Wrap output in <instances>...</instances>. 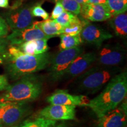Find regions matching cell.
Returning <instances> with one entry per match:
<instances>
[{"label":"cell","mask_w":127,"mask_h":127,"mask_svg":"<svg viewBox=\"0 0 127 127\" xmlns=\"http://www.w3.org/2000/svg\"><path fill=\"white\" fill-rule=\"evenodd\" d=\"M51 55L49 52L30 55L24 54L16 45L8 46L5 59V69L12 80L35 74L49 66Z\"/></svg>","instance_id":"1"},{"label":"cell","mask_w":127,"mask_h":127,"mask_svg":"<svg viewBox=\"0 0 127 127\" xmlns=\"http://www.w3.org/2000/svg\"><path fill=\"white\" fill-rule=\"evenodd\" d=\"M127 73L123 71L111 78L102 91L91 100L87 107L94 112L98 118L114 110L126 98Z\"/></svg>","instance_id":"2"},{"label":"cell","mask_w":127,"mask_h":127,"mask_svg":"<svg viewBox=\"0 0 127 127\" xmlns=\"http://www.w3.org/2000/svg\"><path fill=\"white\" fill-rule=\"evenodd\" d=\"M44 79L34 74L18 79L8 85L0 97L1 102H31L39 98L42 91Z\"/></svg>","instance_id":"3"},{"label":"cell","mask_w":127,"mask_h":127,"mask_svg":"<svg viewBox=\"0 0 127 127\" xmlns=\"http://www.w3.org/2000/svg\"><path fill=\"white\" fill-rule=\"evenodd\" d=\"M120 72L121 68L119 66L108 67L97 65L88 68L77 79L78 89L82 93L94 94Z\"/></svg>","instance_id":"4"},{"label":"cell","mask_w":127,"mask_h":127,"mask_svg":"<svg viewBox=\"0 0 127 127\" xmlns=\"http://www.w3.org/2000/svg\"><path fill=\"white\" fill-rule=\"evenodd\" d=\"M84 48L80 46L60 51L51 57L49 66V75L53 81L61 80L64 72L70 64L84 53Z\"/></svg>","instance_id":"5"},{"label":"cell","mask_w":127,"mask_h":127,"mask_svg":"<svg viewBox=\"0 0 127 127\" xmlns=\"http://www.w3.org/2000/svg\"><path fill=\"white\" fill-rule=\"evenodd\" d=\"M32 7L31 5L16 3L9 10L2 14V18L11 31L24 29L33 23V16L31 14Z\"/></svg>","instance_id":"6"},{"label":"cell","mask_w":127,"mask_h":127,"mask_svg":"<svg viewBox=\"0 0 127 127\" xmlns=\"http://www.w3.org/2000/svg\"><path fill=\"white\" fill-rule=\"evenodd\" d=\"M126 57V51L120 44H107L96 54L95 62L98 65L103 66H119Z\"/></svg>","instance_id":"7"},{"label":"cell","mask_w":127,"mask_h":127,"mask_svg":"<svg viewBox=\"0 0 127 127\" xmlns=\"http://www.w3.org/2000/svg\"><path fill=\"white\" fill-rule=\"evenodd\" d=\"M31 107L26 102H9L0 120L3 127H11L18 124L31 112Z\"/></svg>","instance_id":"8"},{"label":"cell","mask_w":127,"mask_h":127,"mask_svg":"<svg viewBox=\"0 0 127 127\" xmlns=\"http://www.w3.org/2000/svg\"><path fill=\"white\" fill-rule=\"evenodd\" d=\"M79 35L82 43L95 45L98 48L101 47L104 41L112 38L113 36L108 31L100 25L90 22L84 25Z\"/></svg>","instance_id":"9"},{"label":"cell","mask_w":127,"mask_h":127,"mask_svg":"<svg viewBox=\"0 0 127 127\" xmlns=\"http://www.w3.org/2000/svg\"><path fill=\"white\" fill-rule=\"evenodd\" d=\"M39 24L40 21L33 22L27 28L12 31L6 38L9 41V44L12 45H18L24 42L38 39H48L41 30Z\"/></svg>","instance_id":"10"},{"label":"cell","mask_w":127,"mask_h":127,"mask_svg":"<svg viewBox=\"0 0 127 127\" xmlns=\"http://www.w3.org/2000/svg\"><path fill=\"white\" fill-rule=\"evenodd\" d=\"M76 107L51 104L42 109L37 114V117L55 121L76 120Z\"/></svg>","instance_id":"11"},{"label":"cell","mask_w":127,"mask_h":127,"mask_svg":"<svg viewBox=\"0 0 127 127\" xmlns=\"http://www.w3.org/2000/svg\"><path fill=\"white\" fill-rule=\"evenodd\" d=\"M96 54L90 52L82 54L70 64L63 74L61 79H69L78 77L86 71L96 61Z\"/></svg>","instance_id":"12"},{"label":"cell","mask_w":127,"mask_h":127,"mask_svg":"<svg viewBox=\"0 0 127 127\" xmlns=\"http://www.w3.org/2000/svg\"><path fill=\"white\" fill-rule=\"evenodd\" d=\"M47 101L53 105L87 107L90 100L85 95H72L66 90H58L48 96Z\"/></svg>","instance_id":"13"},{"label":"cell","mask_w":127,"mask_h":127,"mask_svg":"<svg viewBox=\"0 0 127 127\" xmlns=\"http://www.w3.org/2000/svg\"><path fill=\"white\" fill-rule=\"evenodd\" d=\"M79 14L83 18L93 22L104 21L112 18L107 4L87 3L81 7Z\"/></svg>","instance_id":"14"},{"label":"cell","mask_w":127,"mask_h":127,"mask_svg":"<svg viewBox=\"0 0 127 127\" xmlns=\"http://www.w3.org/2000/svg\"><path fill=\"white\" fill-rule=\"evenodd\" d=\"M98 119L96 127H127V114L120 107Z\"/></svg>","instance_id":"15"},{"label":"cell","mask_w":127,"mask_h":127,"mask_svg":"<svg viewBox=\"0 0 127 127\" xmlns=\"http://www.w3.org/2000/svg\"><path fill=\"white\" fill-rule=\"evenodd\" d=\"M48 39H38L24 42L16 45L24 54L30 55H38L47 52L49 50Z\"/></svg>","instance_id":"16"},{"label":"cell","mask_w":127,"mask_h":127,"mask_svg":"<svg viewBox=\"0 0 127 127\" xmlns=\"http://www.w3.org/2000/svg\"><path fill=\"white\" fill-rule=\"evenodd\" d=\"M11 127H69L64 121H55L36 117L32 120H25L23 123Z\"/></svg>","instance_id":"17"},{"label":"cell","mask_w":127,"mask_h":127,"mask_svg":"<svg viewBox=\"0 0 127 127\" xmlns=\"http://www.w3.org/2000/svg\"><path fill=\"white\" fill-rule=\"evenodd\" d=\"M109 24L115 34L119 37L126 38L127 36V14L124 12L109 19Z\"/></svg>","instance_id":"18"},{"label":"cell","mask_w":127,"mask_h":127,"mask_svg":"<svg viewBox=\"0 0 127 127\" xmlns=\"http://www.w3.org/2000/svg\"><path fill=\"white\" fill-rule=\"evenodd\" d=\"M39 26L44 34L48 39L62 34L63 27L54 20L49 18L44 21H40Z\"/></svg>","instance_id":"19"},{"label":"cell","mask_w":127,"mask_h":127,"mask_svg":"<svg viewBox=\"0 0 127 127\" xmlns=\"http://www.w3.org/2000/svg\"><path fill=\"white\" fill-rule=\"evenodd\" d=\"M60 44L59 48L60 51L72 48L78 47L82 44L80 35L72 36L69 35L63 34L60 35Z\"/></svg>","instance_id":"20"},{"label":"cell","mask_w":127,"mask_h":127,"mask_svg":"<svg viewBox=\"0 0 127 127\" xmlns=\"http://www.w3.org/2000/svg\"><path fill=\"white\" fill-rule=\"evenodd\" d=\"M106 4L112 17L127 11V0H107Z\"/></svg>","instance_id":"21"},{"label":"cell","mask_w":127,"mask_h":127,"mask_svg":"<svg viewBox=\"0 0 127 127\" xmlns=\"http://www.w3.org/2000/svg\"><path fill=\"white\" fill-rule=\"evenodd\" d=\"M78 18L77 15H75L71 12L65 11L58 18L54 20H55V22L61 25L62 27L64 28L70 25L71 23L76 21L78 20Z\"/></svg>","instance_id":"22"},{"label":"cell","mask_w":127,"mask_h":127,"mask_svg":"<svg viewBox=\"0 0 127 127\" xmlns=\"http://www.w3.org/2000/svg\"><path fill=\"white\" fill-rule=\"evenodd\" d=\"M61 3L64 9L66 11L69 12L75 15L80 14L81 5L75 0H55Z\"/></svg>","instance_id":"23"},{"label":"cell","mask_w":127,"mask_h":127,"mask_svg":"<svg viewBox=\"0 0 127 127\" xmlns=\"http://www.w3.org/2000/svg\"><path fill=\"white\" fill-rule=\"evenodd\" d=\"M31 14L33 17H41L44 21L50 18L48 13L41 7V3L33 5L31 9Z\"/></svg>","instance_id":"24"},{"label":"cell","mask_w":127,"mask_h":127,"mask_svg":"<svg viewBox=\"0 0 127 127\" xmlns=\"http://www.w3.org/2000/svg\"><path fill=\"white\" fill-rule=\"evenodd\" d=\"M9 42L5 38H0V64L5 61Z\"/></svg>","instance_id":"25"},{"label":"cell","mask_w":127,"mask_h":127,"mask_svg":"<svg viewBox=\"0 0 127 127\" xmlns=\"http://www.w3.org/2000/svg\"><path fill=\"white\" fill-rule=\"evenodd\" d=\"M55 7L54 8L53 10H52L51 15V20H55L57 18H58L61 14L63 13L64 11H65V9H64V8L61 3L58 1H55Z\"/></svg>","instance_id":"26"},{"label":"cell","mask_w":127,"mask_h":127,"mask_svg":"<svg viewBox=\"0 0 127 127\" xmlns=\"http://www.w3.org/2000/svg\"><path fill=\"white\" fill-rule=\"evenodd\" d=\"M8 34V26L5 21L0 16V38H5Z\"/></svg>","instance_id":"27"},{"label":"cell","mask_w":127,"mask_h":127,"mask_svg":"<svg viewBox=\"0 0 127 127\" xmlns=\"http://www.w3.org/2000/svg\"><path fill=\"white\" fill-rule=\"evenodd\" d=\"M9 85L7 78L5 75H0V91L5 90Z\"/></svg>","instance_id":"28"},{"label":"cell","mask_w":127,"mask_h":127,"mask_svg":"<svg viewBox=\"0 0 127 127\" xmlns=\"http://www.w3.org/2000/svg\"><path fill=\"white\" fill-rule=\"evenodd\" d=\"M10 102H1L0 101V120L3 115L5 109Z\"/></svg>","instance_id":"29"},{"label":"cell","mask_w":127,"mask_h":127,"mask_svg":"<svg viewBox=\"0 0 127 127\" xmlns=\"http://www.w3.org/2000/svg\"><path fill=\"white\" fill-rule=\"evenodd\" d=\"M107 0H88L90 4H106Z\"/></svg>","instance_id":"30"},{"label":"cell","mask_w":127,"mask_h":127,"mask_svg":"<svg viewBox=\"0 0 127 127\" xmlns=\"http://www.w3.org/2000/svg\"><path fill=\"white\" fill-rule=\"evenodd\" d=\"M9 7V0H0V8H7Z\"/></svg>","instance_id":"31"},{"label":"cell","mask_w":127,"mask_h":127,"mask_svg":"<svg viewBox=\"0 0 127 127\" xmlns=\"http://www.w3.org/2000/svg\"><path fill=\"white\" fill-rule=\"evenodd\" d=\"M76 2H77L78 4L80 5L81 7L83 5L87 4L88 2V0H75Z\"/></svg>","instance_id":"32"},{"label":"cell","mask_w":127,"mask_h":127,"mask_svg":"<svg viewBox=\"0 0 127 127\" xmlns=\"http://www.w3.org/2000/svg\"><path fill=\"white\" fill-rule=\"evenodd\" d=\"M0 127H3V126H2V125L1 124V123H0Z\"/></svg>","instance_id":"33"}]
</instances>
